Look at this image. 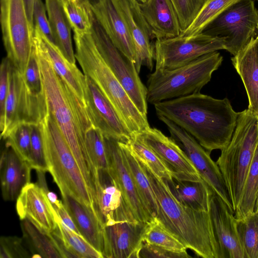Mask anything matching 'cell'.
Here are the masks:
<instances>
[{
	"mask_svg": "<svg viewBox=\"0 0 258 258\" xmlns=\"http://www.w3.org/2000/svg\"><path fill=\"white\" fill-rule=\"evenodd\" d=\"M34 44L48 112L64 136L91 196H95L97 169L85 146L88 131L94 127L85 104L57 74L39 41Z\"/></svg>",
	"mask_w": 258,
	"mask_h": 258,
	"instance_id": "1",
	"label": "cell"
},
{
	"mask_svg": "<svg viewBox=\"0 0 258 258\" xmlns=\"http://www.w3.org/2000/svg\"><path fill=\"white\" fill-rule=\"evenodd\" d=\"M157 115L168 118L191 135L210 153L224 149L235 130L238 112L229 100L196 93L154 104Z\"/></svg>",
	"mask_w": 258,
	"mask_h": 258,
	"instance_id": "2",
	"label": "cell"
},
{
	"mask_svg": "<svg viewBox=\"0 0 258 258\" xmlns=\"http://www.w3.org/2000/svg\"><path fill=\"white\" fill-rule=\"evenodd\" d=\"M139 162L156 199L157 213L155 218L168 232L198 256L218 258L209 212L198 211L180 203L166 182L147 165Z\"/></svg>",
	"mask_w": 258,
	"mask_h": 258,
	"instance_id": "3",
	"label": "cell"
},
{
	"mask_svg": "<svg viewBox=\"0 0 258 258\" xmlns=\"http://www.w3.org/2000/svg\"><path fill=\"white\" fill-rule=\"evenodd\" d=\"M75 57L83 73L90 78L111 104L132 138L150 127L122 85L99 52L90 33H74Z\"/></svg>",
	"mask_w": 258,
	"mask_h": 258,
	"instance_id": "4",
	"label": "cell"
},
{
	"mask_svg": "<svg viewBox=\"0 0 258 258\" xmlns=\"http://www.w3.org/2000/svg\"><path fill=\"white\" fill-rule=\"evenodd\" d=\"M39 125L48 171L61 195H69L91 209L96 215L93 200L76 159L48 112Z\"/></svg>",
	"mask_w": 258,
	"mask_h": 258,
	"instance_id": "5",
	"label": "cell"
},
{
	"mask_svg": "<svg viewBox=\"0 0 258 258\" xmlns=\"http://www.w3.org/2000/svg\"><path fill=\"white\" fill-rule=\"evenodd\" d=\"M257 141V116L248 108L238 112L236 125L231 140L221 150L216 161L234 212L241 198Z\"/></svg>",
	"mask_w": 258,
	"mask_h": 258,
	"instance_id": "6",
	"label": "cell"
},
{
	"mask_svg": "<svg viewBox=\"0 0 258 258\" xmlns=\"http://www.w3.org/2000/svg\"><path fill=\"white\" fill-rule=\"evenodd\" d=\"M217 51L170 70L155 69L148 76L147 100L152 104L200 92L222 63Z\"/></svg>",
	"mask_w": 258,
	"mask_h": 258,
	"instance_id": "7",
	"label": "cell"
},
{
	"mask_svg": "<svg viewBox=\"0 0 258 258\" xmlns=\"http://www.w3.org/2000/svg\"><path fill=\"white\" fill-rule=\"evenodd\" d=\"M0 22L6 56L23 75L34 46V28L23 0H1Z\"/></svg>",
	"mask_w": 258,
	"mask_h": 258,
	"instance_id": "8",
	"label": "cell"
},
{
	"mask_svg": "<svg viewBox=\"0 0 258 258\" xmlns=\"http://www.w3.org/2000/svg\"><path fill=\"white\" fill-rule=\"evenodd\" d=\"M258 11L253 0H238L218 15L202 33L225 39L224 49L235 55L256 34Z\"/></svg>",
	"mask_w": 258,
	"mask_h": 258,
	"instance_id": "9",
	"label": "cell"
},
{
	"mask_svg": "<svg viewBox=\"0 0 258 258\" xmlns=\"http://www.w3.org/2000/svg\"><path fill=\"white\" fill-rule=\"evenodd\" d=\"M48 112L45 96L33 94L27 88L22 75L11 64L9 88L3 116L0 119L1 138L21 123L39 124Z\"/></svg>",
	"mask_w": 258,
	"mask_h": 258,
	"instance_id": "10",
	"label": "cell"
},
{
	"mask_svg": "<svg viewBox=\"0 0 258 258\" xmlns=\"http://www.w3.org/2000/svg\"><path fill=\"white\" fill-rule=\"evenodd\" d=\"M91 33L106 64L138 110L147 117V88L141 81L134 63L112 43L94 16Z\"/></svg>",
	"mask_w": 258,
	"mask_h": 258,
	"instance_id": "11",
	"label": "cell"
},
{
	"mask_svg": "<svg viewBox=\"0 0 258 258\" xmlns=\"http://www.w3.org/2000/svg\"><path fill=\"white\" fill-rule=\"evenodd\" d=\"M225 39L202 33L191 36L156 39V69L170 70L187 64L212 52L224 49Z\"/></svg>",
	"mask_w": 258,
	"mask_h": 258,
	"instance_id": "12",
	"label": "cell"
},
{
	"mask_svg": "<svg viewBox=\"0 0 258 258\" xmlns=\"http://www.w3.org/2000/svg\"><path fill=\"white\" fill-rule=\"evenodd\" d=\"M157 116L166 125L170 138L186 154L201 178L233 210L221 172L216 162L211 158L210 153L184 129L163 116Z\"/></svg>",
	"mask_w": 258,
	"mask_h": 258,
	"instance_id": "13",
	"label": "cell"
},
{
	"mask_svg": "<svg viewBox=\"0 0 258 258\" xmlns=\"http://www.w3.org/2000/svg\"><path fill=\"white\" fill-rule=\"evenodd\" d=\"M95 212L103 228L117 223L139 222L107 169H97Z\"/></svg>",
	"mask_w": 258,
	"mask_h": 258,
	"instance_id": "14",
	"label": "cell"
},
{
	"mask_svg": "<svg viewBox=\"0 0 258 258\" xmlns=\"http://www.w3.org/2000/svg\"><path fill=\"white\" fill-rule=\"evenodd\" d=\"M138 135L159 157L172 177L181 180L202 179L198 170L180 147L161 131L151 127Z\"/></svg>",
	"mask_w": 258,
	"mask_h": 258,
	"instance_id": "15",
	"label": "cell"
},
{
	"mask_svg": "<svg viewBox=\"0 0 258 258\" xmlns=\"http://www.w3.org/2000/svg\"><path fill=\"white\" fill-rule=\"evenodd\" d=\"M86 107L94 127L104 136L127 143L132 138L115 110L95 83L86 76Z\"/></svg>",
	"mask_w": 258,
	"mask_h": 258,
	"instance_id": "16",
	"label": "cell"
},
{
	"mask_svg": "<svg viewBox=\"0 0 258 258\" xmlns=\"http://www.w3.org/2000/svg\"><path fill=\"white\" fill-rule=\"evenodd\" d=\"M209 214L218 249V258H245L234 212L216 193L211 196Z\"/></svg>",
	"mask_w": 258,
	"mask_h": 258,
	"instance_id": "17",
	"label": "cell"
},
{
	"mask_svg": "<svg viewBox=\"0 0 258 258\" xmlns=\"http://www.w3.org/2000/svg\"><path fill=\"white\" fill-rule=\"evenodd\" d=\"M16 200V209L21 220L28 219L46 234L56 229L58 215L45 191L37 183L26 184Z\"/></svg>",
	"mask_w": 258,
	"mask_h": 258,
	"instance_id": "18",
	"label": "cell"
},
{
	"mask_svg": "<svg viewBox=\"0 0 258 258\" xmlns=\"http://www.w3.org/2000/svg\"><path fill=\"white\" fill-rule=\"evenodd\" d=\"M104 140L109 173L119 186L136 220L145 223L151 222L154 218L149 214L140 198L124 163L118 141L105 136Z\"/></svg>",
	"mask_w": 258,
	"mask_h": 258,
	"instance_id": "19",
	"label": "cell"
},
{
	"mask_svg": "<svg viewBox=\"0 0 258 258\" xmlns=\"http://www.w3.org/2000/svg\"><path fill=\"white\" fill-rule=\"evenodd\" d=\"M91 9L112 43L135 64V44L117 0H97Z\"/></svg>",
	"mask_w": 258,
	"mask_h": 258,
	"instance_id": "20",
	"label": "cell"
},
{
	"mask_svg": "<svg viewBox=\"0 0 258 258\" xmlns=\"http://www.w3.org/2000/svg\"><path fill=\"white\" fill-rule=\"evenodd\" d=\"M134 41L136 59L135 66L140 73L142 66L152 71L154 60V39L152 30L144 17L136 0H117Z\"/></svg>",
	"mask_w": 258,
	"mask_h": 258,
	"instance_id": "21",
	"label": "cell"
},
{
	"mask_svg": "<svg viewBox=\"0 0 258 258\" xmlns=\"http://www.w3.org/2000/svg\"><path fill=\"white\" fill-rule=\"evenodd\" d=\"M148 223L124 222L103 228L104 257L139 258Z\"/></svg>",
	"mask_w": 258,
	"mask_h": 258,
	"instance_id": "22",
	"label": "cell"
},
{
	"mask_svg": "<svg viewBox=\"0 0 258 258\" xmlns=\"http://www.w3.org/2000/svg\"><path fill=\"white\" fill-rule=\"evenodd\" d=\"M32 168L10 145L5 143L0 159V178L3 199H17L23 188L31 182Z\"/></svg>",
	"mask_w": 258,
	"mask_h": 258,
	"instance_id": "23",
	"label": "cell"
},
{
	"mask_svg": "<svg viewBox=\"0 0 258 258\" xmlns=\"http://www.w3.org/2000/svg\"><path fill=\"white\" fill-rule=\"evenodd\" d=\"M139 6L155 39H167L180 35L178 17L171 0H148L139 3Z\"/></svg>",
	"mask_w": 258,
	"mask_h": 258,
	"instance_id": "24",
	"label": "cell"
},
{
	"mask_svg": "<svg viewBox=\"0 0 258 258\" xmlns=\"http://www.w3.org/2000/svg\"><path fill=\"white\" fill-rule=\"evenodd\" d=\"M34 37L44 49L55 72L85 104L86 76L76 64L69 62L58 47L36 27L34 28Z\"/></svg>",
	"mask_w": 258,
	"mask_h": 258,
	"instance_id": "25",
	"label": "cell"
},
{
	"mask_svg": "<svg viewBox=\"0 0 258 258\" xmlns=\"http://www.w3.org/2000/svg\"><path fill=\"white\" fill-rule=\"evenodd\" d=\"M232 64L244 84L248 109L258 117V39L249 43L231 57Z\"/></svg>",
	"mask_w": 258,
	"mask_h": 258,
	"instance_id": "26",
	"label": "cell"
},
{
	"mask_svg": "<svg viewBox=\"0 0 258 258\" xmlns=\"http://www.w3.org/2000/svg\"><path fill=\"white\" fill-rule=\"evenodd\" d=\"M63 203L82 236L103 254V227L93 211L67 194Z\"/></svg>",
	"mask_w": 258,
	"mask_h": 258,
	"instance_id": "27",
	"label": "cell"
},
{
	"mask_svg": "<svg viewBox=\"0 0 258 258\" xmlns=\"http://www.w3.org/2000/svg\"><path fill=\"white\" fill-rule=\"evenodd\" d=\"M45 5L53 43L69 62L76 64V58L71 36L72 28L63 9L61 0H45Z\"/></svg>",
	"mask_w": 258,
	"mask_h": 258,
	"instance_id": "28",
	"label": "cell"
},
{
	"mask_svg": "<svg viewBox=\"0 0 258 258\" xmlns=\"http://www.w3.org/2000/svg\"><path fill=\"white\" fill-rule=\"evenodd\" d=\"M164 180L180 203L198 211H209L210 197L214 191L203 179L187 181L172 177L171 180Z\"/></svg>",
	"mask_w": 258,
	"mask_h": 258,
	"instance_id": "29",
	"label": "cell"
},
{
	"mask_svg": "<svg viewBox=\"0 0 258 258\" xmlns=\"http://www.w3.org/2000/svg\"><path fill=\"white\" fill-rule=\"evenodd\" d=\"M119 142L124 163L144 206L151 216L155 218L157 213L156 199L139 161L134 155L126 143Z\"/></svg>",
	"mask_w": 258,
	"mask_h": 258,
	"instance_id": "30",
	"label": "cell"
},
{
	"mask_svg": "<svg viewBox=\"0 0 258 258\" xmlns=\"http://www.w3.org/2000/svg\"><path fill=\"white\" fill-rule=\"evenodd\" d=\"M23 238L32 257H62L55 245L46 234L28 219L21 220Z\"/></svg>",
	"mask_w": 258,
	"mask_h": 258,
	"instance_id": "31",
	"label": "cell"
},
{
	"mask_svg": "<svg viewBox=\"0 0 258 258\" xmlns=\"http://www.w3.org/2000/svg\"><path fill=\"white\" fill-rule=\"evenodd\" d=\"M258 192V141L249 167L240 201L234 212L237 220L254 212Z\"/></svg>",
	"mask_w": 258,
	"mask_h": 258,
	"instance_id": "32",
	"label": "cell"
},
{
	"mask_svg": "<svg viewBox=\"0 0 258 258\" xmlns=\"http://www.w3.org/2000/svg\"><path fill=\"white\" fill-rule=\"evenodd\" d=\"M74 33H90L94 15L86 0H61Z\"/></svg>",
	"mask_w": 258,
	"mask_h": 258,
	"instance_id": "33",
	"label": "cell"
},
{
	"mask_svg": "<svg viewBox=\"0 0 258 258\" xmlns=\"http://www.w3.org/2000/svg\"><path fill=\"white\" fill-rule=\"evenodd\" d=\"M238 1L206 0L192 23L180 35L191 36L202 33L209 23Z\"/></svg>",
	"mask_w": 258,
	"mask_h": 258,
	"instance_id": "34",
	"label": "cell"
},
{
	"mask_svg": "<svg viewBox=\"0 0 258 258\" xmlns=\"http://www.w3.org/2000/svg\"><path fill=\"white\" fill-rule=\"evenodd\" d=\"M143 241L173 252H187V248L168 232L156 218L147 223Z\"/></svg>",
	"mask_w": 258,
	"mask_h": 258,
	"instance_id": "35",
	"label": "cell"
},
{
	"mask_svg": "<svg viewBox=\"0 0 258 258\" xmlns=\"http://www.w3.org/2000/svg\"><path fill=\"white\" fill-rule=\"evenodd\" d=\"M126 144L138 160L147 165L158 176L166 180L172 179V174L165 164L138 135Z\"/></svg>",
	"mask_w": 258,
	"mask_h": 258,
	"instance_id": "36",
	"label": "cell"
},
{
	"mask_svg": "<svg viewBox=\"0 0 258 258\" xmlns=\"http://www.w3.org/2000/svg\"><path fill=\"white\" fill-rule=\"evenodd\" d=\"M236 220L237 231L245 258H258V212Z\"/></svg>",
	"mask_w": 258,
	"mask_h": 258,
	"instance_id": "37",
	"label": "cell"
},
{
	"mask_svg": "<svg viewBox=\"0 0 258 258\" xmlns=\"http://www.w3.org/2000/svg\"><path fill=\"white\" fill-rule=\"evenodd\" d=\"M57 226L67 249L74 257L104 258L103 254L94 248L82 236L67 227L58 217Z\"/></svg>",
	"mask_w": 258,
	"mask_h": 258,
	"instance_id": "38",
	"label": "cell"
},
{
	"mask_svg": "<svg viewBox=\"0 0 258 258\" xmlns=\"http://www.w3.org/2000/svg\"><path fill=\"white\" fill-rule=\"evenodd\" d=\"M85 146L95 168L107 169L104 136L98 129L93 127L88 131L85 137Z\"/></svg>",
	"mask_w": 258,
	"mask_h": 258,
	"instance_id": "39",
	"label": "cell"
},
{
	"mask_svg": "<svg viewBox=\"0 0 258 258\" xmlns=\"http://www.w3.org/2000/svg\"><path fill=\"white\" fill-rule=\"evenodd\" d=\"M31 124L21 123L14 127L4 140L29 163L30 157Z\"/></svg>",
	"mask_w": 258,
	"mask_h": 258,
	"instance_id": "40",
	"label": "cell"
},
{
	"mask_svg": "<svg viewBox=\"0 0 258 258\" xmlns=\"http://www.w3.org/2000/svg\"><path fill=\"white\" fill-rule=\"evenodd\" d=\"M29 164L37 171H48L43 141L39 124L31 125L30 157Z\"/></svg>",
	"mask_w": 258,
	"mask_h": 258,
	"instance_id": "41",
	"label": "cell"
},
{
	"mask_svg": "<svg viewBox=\"0 0 258 258\" xmlns=\"http://www.w3.org/2000/svg\"><path fill=\"white\" fill-rule=\"evenodd\" d=\"M177 14L181 33L190 25L206 0H171Z\"/></svg>",
	"mask_w": 258,
	"mask_h": 258,
	"instance_id": "42",
	"label": "cell"
},
{
	"mask_svg": "<svg viewBox=\"0 0 258 258\" xmlns=\"http://www.w3.org/2000/svg\"><path fill=\"white\" fill-rule=\"evenodd\" d=\"M22 76L27 88L31 93L37 96H44L34 44L27 67Z\"/></svg>",
	"mask_w": 258,
	"mask_h": 258,
	"instance_id": "43",
	"label": "cell"
},
{
	"mask_svg": "<svg viewBox=\"0 0 258 258\" xmlns=\"http://www.w3.org/2000/svg\"><path fill=\"white\" fill-rule=\"evenodd\" d=\"M23 238L15 236H2L0 239L1 258H27L30 251Z\"/></svg>",
	"mask_w": 258,
	"mask_h": 258,
	"instance_id": "44",
	"label": "cell"
},
{
	"mask_svg": "<svg viewBox=\"0 0 258 258\" xmlns=\"http://www.w3.org/2000/svg\"><path fill=\"white\" fill-rule=\"evenodd\" d=\"M187 252L178 253L157 245L143 242L139 253V258H189Z\"/></svg>",
	"mask_w": 258,
	"mask_h": 258,
	"instance_id": "45",
	"label": "cell"
},
{
	"mask_svg": "<svg viewBox=\"0 0 258 258\" xmlns=\"http://www.w3.org/2000/svg\"><path fill=\"white\" fill-rule=\"evenodd\" d=\"M46 12L45 4L42 0H37L33 11L34 28H38L50 41L53 43L51 30Z\"/></svg>",
	"mask_w": 258,
	"mask_h": 258,
	"instance_id": "46",
	"label": "cell"
},
{
	"mask_svg": "<svg viewBox=\"0 0 258 258\" xmlns=\"http://www.w3.org/2000/svg\"><path fill=\"white\" fill-rule=\"evenodd\" d=\"M11 63L7 57L3 58L0 66V119L4 113L9 88V72Z\"/></svg>",
	"mask_w": 258,
	"mask_h": 258,
	"instance_id": "47",
	"label": "cell"
},
{
	"mask_svg": "<svg viewBox=\"0 0 258 258\" xmlns=\"http://www.w3.org/2000/svg\"><path fill=\"white\" fill-rule=\"evenodd\" d=\"M54 209L61 221L71 230L82 236L69 212L64 207L63 202L58 207L55 208Z\"/></svg>",
	"mask_w": 258,
	"mask_h": 258,
	"instance_id": "48",
	"label": "cell"
},
{
	"mask_svg": "<svg viewBox=\"0 0 258 258\" xmlns=\"http://www.w3.org/2000/svg\"><path fill=\"white\" fill-rule=\"evenodd\" d=\"M37 0H23L25 11L31 25L33 27V11Z\"/></svg>",
	"mask_w": 258,
	"mask_h": 258,
	"instance_id": "49",
	"label": "cell"
},
{
	"mask_svg": "<svg viewBox=\"0 0 258 258\" xmlns=\"http://www.w3.org/2000/svg\"><path fill=\"white\" fill-rule=\"evenodd\" d=\"M254 212H258V192L257 195V198L254 206Z\"/></svg>",
	"mask_w": 258,
	"mask_h": 258,
	"instance_id": "50",
	"label": "cell"
},
{
	"mask_svg": "<svg viewBox=\"0 0 258 258\" xmlns=\"http://www.w3.org/2000/svg\"><path fill=\"white\" fill-rule=\"evenodd\" d=\"M90 5L91 6H92L94 5L95 2L97 1V0H86Z\"/></svg>",
	"mask_w": 258,
	"mask_h": 258,
	"instance_id": "51",
	"label": "cell"
},
{
	"mask_svg": "<svg viewBox=\"0 0 258 258\" xmlns=\"http://www.w3.org/2000/svg\"><path fill=\"white\" fill-rule=\"evenodd\" d=\"M138 1L139 3H144L148 1V0H136Z\"/></svg>",
	"mask_w": 258,
	"mask_h": 258,
	"instance_id": "52",
	"label": "cell"
},
{
	"mask_svg": "<svg viewBox=\"0 0 258 258\" xmlns=\"http://www.w3.org/2000/svg\"><path fill=\"white\" fill-rule=\"evenodd\" d=\"M257 29L258 30V24H257ZM256 38L258 39V34H257V36H256Z\"/></svg>",
	"mask_w": 258,
	"mask_h": 258,
	"instance_id": "53",
	"label": "cell"
},
{
	"mask_svg": "<svg viewBox=\"0 0 258 258\" xmlns=\"http://www.w3.org/2000/svg\"><path fill=\"white\" fill-rule=\"evenodd\" d=\"M258 1V0H257Z\"/></svg>",
	"mask_w": 258,
	"mask_h": 258,
	"instance_id": "54",
	"label": "cell"
}]
</instances>
